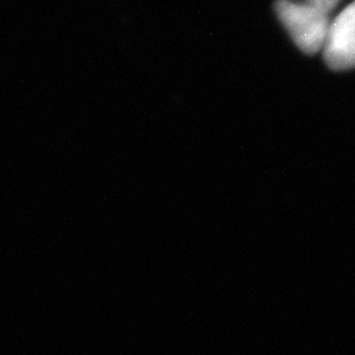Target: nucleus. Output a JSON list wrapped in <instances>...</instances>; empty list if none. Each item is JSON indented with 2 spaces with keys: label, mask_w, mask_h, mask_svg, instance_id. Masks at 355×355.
<instances>
[{
  "label": "nucleus",
  "mask_w": 355,
  "mask_h": 355,
  "mask_svg": "<svg viewBox=\"0 0 355 355\" xmlns=\"http://www.w3.org/2000/svg\"><path fill=\"white\" fill-rule=\"evenodd\" d=\"M306 2L315 3V5H320V6H323V8L329 9V10H331L333 6L338 3V0H306Z\"/></svg>",
  "instance_id": "obj_3"
},
{
  "label": "nucleus",
  "mask_w": 355,
  "mask_h": 355,
  "mask_svg": "<svg viewBox=\"0 0 355 355\" xmlns=\"http://www.w3.org/2000/svg\"><path fill=\"white\" fill-rule=\"evenodd\" d=\"M275 10L299 49L309 55L324 49L331 26L329 9L311 2L279 0Z\"/></svg>",
  "instance_id": "obj_1"
},
{
  "label": "nucleus",
  "mask_w": 355,
  "mask_h": 355,
  "mask_svg": "<svg viewBox=\"0 0 355 355\" xmlns=\"http://www.w3.org/2000/svg\"><path fill=\"white\" fill-rule=\"evenodd\" d=\"M324 60L331 70H351L355 67V2L331 21L324 46Z\"/></svg>",
  "instance_id": "obj_2"
}]
</instances>
